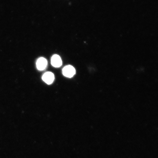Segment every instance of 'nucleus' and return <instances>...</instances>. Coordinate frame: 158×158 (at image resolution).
Returning <instances> with one entry per match:
<instances>
[{"mask_svg":"<svg viewBox=\"0 0 158 158\" xmlns=\"http://www.w3.org/2000/svg\"><path fill=\"white\" fill-rule=\"evenodd\" d=\"M62 73L64 76L72 78L76 74V70L71 65H68L63 69Z\"/></svg>","mask_w":158,"mask_h":158,"instance_id":"obj_1","label":"nucleus"},{"mask_svg":"<svg viewBox=\"0 0 158 158\" xmlns=\"http://www.w3.org/2000/svg\"><path fill=\"white\" fill-rule=\"evenodd\" d=\"M51 64L55 68H59L62 66V62L60 56L58 55H53L51 58Z\"/></svg>","mask_w":158,"mask_h":158,"instance_id":"obj_2","label":"nucleus"},{"mask_svg":"<svg viewBox=\"0 0 158 158\" xmlns=\"http://www.w3.org/2000/svg\"><path fill=\"white\" fill-rule=\"evenodd\" d=\"M42 79L46 84H51L54 80V74L50 72H47L43 75Z\"/></svg>","mask_w":158,"mask_h":158,"instance_id":"obj_3","label":"nucleus"},{"mask_svg":"<svg viewBox=\"0 0 158 158\" xmlns=\"http://www.w3.org/2000/svg\"><path fill=\"white\" fill-rule=\"evenodd\" d=\"M47 65V61L44 58H40L38 59L36 62L37 69L39 70H43L46 68Z\"/></svg>","mask_w":158,"mask_h":158,"instance_id":"obj_4","label":"nucleus"}]
</instances>
